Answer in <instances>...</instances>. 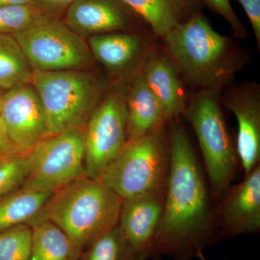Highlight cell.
Instances as JSON below:
<instances>
[{
	"instance_id": "obj_30",
	"label": "cell",
	"mask_w": 260,
	"mask_h": 260,
	"mask_svg": "<svg viewBox=\"0 0 260 260\" xmlns=\"http://www.w3.org/2000/svg\"><path fill=\"white\" fill-rule=\"evenodd\" d=\"M35 5V0H0V7Z\"/></svg>"
},
{
	"instance_id": "obj_13",
	"label": "cell",
	"mask_w": 260,
	"mask_h": 260,
	"mask_svg": "<svg viewBox=\"0 0 260 260\" xmlns=\"http://www.w3.org/2000/svg\"><path fill=\"white\" fill-rule=\"evenodd\" d=\"M164 193H145L123 200L118 227L138 260L151 257L164 211Z\"/></svg>"
},
{
	"instance_id": "obj_23",
	"label": "cell",
	"mask_w": 260,
	"mask_h": 260,
	"mask_svg": "<svg viewBox=\"0 0 260 260\" xmlns=\"http://www.w3.org/2000/svg\"><path fill=\"white\" fill-rule=\"evenodd\" d=\"M47 16L35 5L0 7V34L15 35Z\"/></svg>"
},
{
	"instance_id": "obj_25",
	"label": "cell",
	"mask_w": 260,
	"mask_h": 260,
	"mask_svg": "<svg viewBox=\"0 0 260 260\" xmlns=\"http://www.w3.org/2000/svg\"><path fill=\"white\" fill-rule=\"evenodd\" d=\"M25 177L23 155L0 162V200L22 187Z\"/></svg>"
},
{
	"instance_id": "obj_9",
	"label": "cell",
	"mask_w": 260,
	"mask_h": 260,
	"mask_svg": "<svg viewBox=\"0 0 260 260\" xmlns=\"http://www.w3.org/2000/svg\"><path fill=\"white\" fill-rule=\"evenodd\" d=\"M126 86L116 83L107 90L83 130L89 177L99 179L127 141Z\"/></svg>"
},
{
	"instance_id": "obj_14",
	"label": "cell",
	"mask_w": 260,
	"mask_h": 260,
	"mask_svg": "<svg viewBox=\"0 0 260 260\" xmlns=\"http://www.w3.org/2000/svg\"><path fill=\"white\" fill-rule=\"evenodd\" d=\"M89 48L109 71L131 80L141 71L153 46L147 34L115 31L89 37Z\"/></svg>"
},
{
	"instance_id": "obj_10",
	"label": "cell",
	"mask_w": 260,
	"mask_h": 260,
	"mask_svg": "<svg viewBox=\"0 0 260 260\" xmlns=\"http://www.w3.org/2000/svg\"><path fill=\"white\" fill-rule=\"evenodd\" d=\"M0 116L21 155L47 136L44 108L30 83L18 85L3 94Z\"/></svg>"
},
{
	"instance_id": "obj_5",
	"label": "cell",
	"mask_w": 260,
	"mask_h": 260,
	"mask_svg": "<svg viewBox=\"0 0 260 260\" xmlns=\"http://www.w3.org/2000/svg\"><path fill=\"white\" fill-rule=\"evenodd\" d=\"M171 164L168 123L135 140L126 141L101 179L123 200L165 191Z\"/></svg>"
},
{
	"instance_id": "obj_2",
	"label": "cell",
	"mask_w": 260,
	"mask_h": 260,
	"mask_svg": "<svg viewBox=\"0 0 260 260\" xmlns=\"http://www.w3.org/2000/svg\"><path fill=\"white\" fill-rule=\"evenodd\" d=\"M162 41L180 78L199 90L221 93L246 65L245 54L235 41L216 31L202 13Z\"/></svg>"
},
{
	"instance_id": "obj_21",
	"label": "cell",
	"mask_w": 260,
	"mask_h": 260,
	"mask_svg": "<svg viewBox=\"0 0 260 260\" xmlns=\"http://www.w3.org/2000/svg\"><path fill=\"white\" fill-rule=\"evenodd\" d=\"M34 71L15 38L0 34V89L30 83Z\"/></svg>"
},
{
	"instance_id": "obj_15",
	"label": "cell",
	"mask_w": 260,
	"mask_h": 260,
	"mask_svg": "<svg viewBox=\"0 0 260 260\" xmlns=\"http://www.w3.org/2000/svg\"><path fill=\"white\" fill-rule=\"evenodd\" d=\"M65 13V23L81 37L145 25L119 0H75Z\"/></svg>"
},
{
	"instance_id": "obj_4",
	"label": "cell",
	"mask_w": 260,
	"mask_h": 260,
	"mask_svg": "<svg viewBox=\"0 0 260 260\" xmlns=\"http://www.w3.org/2000/svg\"><path fill=\"white\" fill-rule=\"evenodd\" d=\"M30 84L42 102L47 136L83 130L107 92V83L85 70H34Z\"/></svg>"
},
{
	"instance_id": "obj_28",
	"label": "cell",
	"mask_w": 260,
	"mask_h": 260,
	"mask_svg": "<svg viewBox=\"0 0 260 260\" xmlns=\"http://www.w3.org/2000/svg\"><path fill=\"white\" fill-rule=\"evenodd\" d=\"M23 155L19 152L0 116V162Z\"/></svg>"
},
{
	"instance_id": "obj_8",
	"label": "cell",
	"mask_w": 260,
	"mask_h": 260,
	"mask_svg": "<svg viewBox=\"0 0 260 260\" xmlns=\"http://www.w3.org/2000/svg\"><path fill=\"white\" fill-rule=\"evenodd\" d=\"M13 36L34 70H82L93 62L88 44L59 18L45 17Z\"/></svg>"
},
{
	"instance_id": "obj_20",
	"label": "cell",
	"mask_w": 260,
	"mask_h": 260,
	"mask_svg": "<svg viewBox=\"0 0 260 260\" xmlns=\"http://www.w3.org/2000/svg\"><path fill=\"white\" fill-rule=\"evenodd\" d=\"M51 194L20 187L0 200V232L23 224L30 225L44 215Z\"/></svg>"
},
{
	"instance_id": "obj_6",
	"label": "cell",
	"mask_w": 260,
	"mask_h": 260,
	"mask_svg": "<svg viewBox=\"0 0 260 260\" xmlns=\"http://www.w3.org/2000/svg\"><path fill=\"white\" fill-rule=\"evenodd\" d=\"M220 93L199 90L183 114L196 135L216 208L232 186L239 162L222 112Z\"/></svg>"
},
{
	"instance_id": "obj_12",
	"label": "cell",
	"mask_w": 260,
	"mask_h": 260,
	"mask_svg": "<svg viewBox=\"0 0 260 260\" xmlns=\"http://www.w3.org/2000/svg\"><path fill=\"white\" fill-rule=\"evenodd\" d=\"M223 238L255 234L260 230V164L237 185L231 186L216 208Z\"/></svg>"
},
{
	"instance_id": "obj_11",
	"label": "cell",
	"mask_w": 260,
	"mask_h": 260,
	"mask_svg": "<svg viewBox=\"0 0 260 260\" xmlns=\"http://www.w3.org/2000/svg\"><path fill=\"white\" fill-rule=\"evenodd\" d=\"M222 105L237 118L236 150L244 175L260 164V89L255 82L242 84L220 93Z\"/></svg>"
},
{
	"instance_id": "obj_7",
	"label": "cell",
	"mask_w": 260,
	"mask_h": 260,
	"mask_svg": "<svg viewBox=\"0 0 260 260\" xmlns=\"http://www.w3.org/2000/svg\"><path fill=\"white\" fill-rule=\"evenodd\" d=\"M22 187L53 193L85 177L83 130H70L43 138L25 155Z\"/></svg>"
},
{
	"instance_id": "obj_27",
	"label": "cell",
	"mask_w": 260,
	"mask_h": 260,
	"mask_svg": "<svg viewBox=\"0 0 260 260\" xmlns=\"http://www.w3.org/2000/svg\"><path fill=\"white\" fill-rule=\"evenodd\" d=\"M249 19L256 46L260 47V0H237Z\"/></svg>"
},
{
	"instance_id": "obj_29",
	"label": "cell",
	"mask_w": 260,
	"mask_h": 260,
	"mask_svg": "<svg viewBox=\"0 0 260 260\" xmlns=\"http://www.w3.org/2000/svg\"><path fill=\"white\" fill-rule=\"evenodd\" d=\"M75 0H35V6L49 16L59 18Z\"/></svg>"
},
{
	"instance_id": "obj_17",
	"label": "cell",
	"mask_w": 260,
	"mask_h": 260,
	"mask_svg": "<svg viewBox=\"0 0 260 260\" xmlns=\"http://www.w3.org/2000/svg\"><path fill=\"white\" fill-rule=\"evenodd\" d=\"M148 26L155 37L164 39L174 28L202 13L200 0H119Z\"/></svg>"
},
{
	"instance_id": "obj_24",
	"label": "cell",
	"mask_w": 260,
	"mask_h": 260,
	"mask_svg": "<svg viewBox=\"0 0 260 260\" xmlns=\"http://www.w3.org/2000/svg\"><path fill=\"white\" fill-rule=\"evenodd\" d=\"M31 229L19 225L0 232V260H30Z\"/></svg>"
},
{
	"instance_id": "obj_16",
	"label": "cell",
	"mask_w": 260,
	"mask_h": 260,
	"mask_svg": "<svg viewBox=\"0 0 260 260\" xmlns=\"http://www.w3.org/2000/svg\"><path fill=\"white\" fill-rule=\"evenodd\" d=\"M149 88L158 99L169 122L184 114L185 93L175 65L166 51L153 48L141 70Z\"/></svg>"
},
{
	"instance_id": "obj_22",
	"label": "cell",
	"mask_w": 260,
	"mask_h": 260,
	"mask_svg": "<svg viewBox=\"0 0 260 260\" xmlns=\"http://www.w3.org/2000/svg\"><path fill=\"white\" fill-rule=\"evenodd\" d=\"M78 260H138V258L117 225L84 250Z\"/></svg>"
},
{
	"instance_id": "obj_18",
	"label": "cell",
	"mask_w": 260,
	"mask_h": 260,
	"mask_svg": "<svg viewBox=\"0 0 260 260\" xmlns=\"http://www.w3.org/2000/svg\"><path fill=\"white\" fill-rule=\"evenodd\" d=\"M125 101L127 141L138 139L168 123L161 104L141 71L126 83Z\"/></svg>"
},
{
	"instance_id": "obj_19",
	"label": "cell",
	"mask_w": 260,
	"mask_h": 260,
	"mask_svg": "<svg viewBox=\"0 0 260 260\" xmlns=\"http://www.w3.org/2000/svg\"><path fill=\"white\" fill-rule=\"evenodd\" d=\"M31 229L30 260H78L83 250L62 230L44 215Z\"/></svg>"
},
{
	"instance_id": "obj_1",
	"label": "cell",
	"mask_w": 260,
	"mask_h": 260,
	"mask_svg": "<svg viewBox=\"0 0 260 260\" xmlns=\"http://www.w3.org/2000/svg\"><path fill=\"white\" fill-rule=\"evenodd\" d=\"M168 128L170 170L151 257L192 260L223 237L208 181L180 117Z\"/></svg>"
},
{
	"instance_id": "obj_33",
	"label": "cell",
	"mask_w": 260,
	"mask_h": 260,
	"mask_svg": "<svg viewBox=\"0 0 260 260\" xmlns=\"http://www.w3.org/2000/svg\"><path fill=\"white\" fill-rule=\"evenodd\" d=\"M155 259L154 260H161L160 259V256H155Z\"/></svg>"
},
{
	"instance_id": "obj_31",
	"label": "cell",
	"mask_w": 260,
	"mask_h": 260,
	"mask_svg": "<svg viewBox=\"0 0 260 260\" xmlns=\"http://www.w3.org/2000/svg\"><path fill=\"white\" fill-rule=\"evenodd\" d=\"M198 258H199L200 260H207L206 258L205 257L204 253H203V251H201V252L199 253Z\"/></svg>"
},
{
	"instance_id": "obj_32",
	"label": "cell",
	"mask_w": 260,
	"mask_h": 260,
	"mask_svg": "<svg viewBox=\"0 0 260 260\" xmlns=\"http://www.w3.org/2000/svg\"><path fill=\"white\" fill-rule=\"evenodd\" d=\"M2 99H3V94L0 93V109H1Z\"/></svg>"
},
{
	"instance_id": "obj_3",
	"label": "cell",
	"mask_w": 260,
	"mask_h": 260,
	"mask_svg": "<svg viewBox=\"0 0 260 260\" xmlns=\"http://www.w3.org/2000/svg\"><path fill=\"white\" fill-rule=\"evenodd\" d=\"M122 202L101 179L85 176L54 191L44 216L83 251L117 226Z\"/></svg>"
},
{
	"instance_id": "obj_26",
	"label": "cell",
	"mask_w": 260,
	"mask_h": 260,
	"mask_svg": "<svg viewBox=\"0 0 260 260\" xmlns=\"http://www.w3.org/2000/svg\"><path fill=\"white\" fill-rule=\"evenodd\" d=\"M200 2L203 7H207L226 20L232 28L234 37L238 40L244 41L249 37V32L234 11L230 0H200Z\"/></svg>"
}]
</instances>
